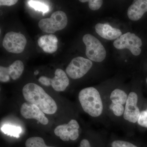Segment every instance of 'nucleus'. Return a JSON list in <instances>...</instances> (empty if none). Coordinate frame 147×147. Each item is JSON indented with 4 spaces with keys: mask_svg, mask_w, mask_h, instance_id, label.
Here are the masks:
<instances>
[{
    "mask_svg": "<svg viewBox=\"0 0 147 147\" xmlns=\"http://www.w3.org/2000/svg\"><path fill=\"white\" fill-rule=\"evenodd\" d=\"M22 92L27 102L36 105L45 114L52 115L57 110L55 100L36 84H27L23 88Z\"/></svg>",
    "mask_w": 147,
    "mask_h": 147,
    "instance_id": "nucleus-1",
    "label": "nucleus"
},
{
    "mask_svg": "<svg viewBox=\"0 0 147 147\" xmlns=\"http://www.w3.org/2000/svg\"><path fill=\"white\" fill-rule=\"evenodd\" d=\"M79 100L85 113L93 117H100L105 113L104 101L96 88H85L79 92Z\"/></svg>",
    "mask_w": 147,
    "mask_h": 147,
    "instance_id": "nucleus-2",
    "label": "nucleus"
},
{
    "mask_svg": "<svg viewBox=\"0 0 147 147\" xmlns=\"http://www.w3.org/2000/svg\"><path fill=\"white\" fill-rule=\"evenodd\" d=\"M128 94L120 89L113 90L108 100H103L105 112L114 118H123Z\"/></svg>",
    "mask_w": 147,
    "mask_h": 147,
    "instance_id": "nucleus-3",
    "label": "nucleus"
},
{
    "mask_svg": "<svg viewBox=\"0 0 147 147\" xmlns=\"http://www.w3.org/2000/svg\"><path fill=\"white\" fill-rule=\"evenodd\" d=\"M83 41L86 46V55L90 60L100 62L105 59L106 50L96 38L92 34H85Z\"/></svg>",
    "mask_w": 147,
    "mask_h": 147,
    "instance_id": "nucleus-4",
    "label": "nucleus"
},
{
    "mask_svg": "<svg viewBox=\"0 0 147 147\" xmlns=\"http://www.w3.org/2000/svg\"><path fill=\"white\" fill-rule=\"evenodd\" d=\"M67 24L66 14L62 11L54 12L49 18H43L38 23V27L42 31L53 34L64 28Z\"/></svg>",
    "mask_w": 147,
    "mask_h": 147,
    "instance_id": "nucleus-5",
    "label": "nucleus"
},
{
    "mask_svg": "<svg viewBox=\"0 0 147 147\" xmlns=\"http://www.w3.org/2000/svg\"><path fill=\"white\" fill-rule=\"evenodd\" d=\"M113 45L118 50L128 49L134 56H138L141 53L142 40L136 34L128 32L122 35L114 41Z\"/></svg>",
    "mask_w": 147,
    "mask_h": 147,
    "instance_id": "nucleus-6",
    "label": "nucleus"
},
{
    "mask_svg": "<svg viewBox=\"0 0 147 147\" xmlns=\"http://www.w3.org/2000/svg\"><path fill=\"white\" fill-rule=\"evenodd\" d=\"M92 66V61L83 57L73 59L66 69V72L71 79L82 78L88 73Z\"/></svg>",
    "mask_w": 147,
    "mask_h": 147,
    "instance_id": "nucleus-7",
    "label": "nucleus"
},
{
    "mask_svg": "<svg viewBox=\"0 0 147 147\" xmlns=\"http://www.w3.org/2000/svg\"><path fill=\"white\" fill-rule=\"evenodd\" d=\"M139 102V96L137 93L130 92L128 94L122 118L127 123L131 125L137 123L141 111Z\"/></svg>",
    "mask_w": 147,
    "mask_h": 147,
    "instance_id": "nucleus-8",
    "label": "nucleus"
},
{
    "mask_svg": "<svg viewBox=\"0 0 147 147\" xmlns=\"http://www.w3.org/2000/svg\"><path fill=\"white\" fill-rule=\"evenodd\" d=\"M26 43V38L24 35L10 32L7 33L4 38L3 46L9 53L20 54L24 51Z\"/></svg>",
    "mask_w": 147,
    "mask_h": 147,
    "instance_id": "nucleus-9",
    "label": "nucleus"
},
{
    "mask_svg": "<svg viewBox=\"0 0 147 147\" xmlns=\"http://www.w3.org/2000/svg\"><path fill=\"white\" fill-rule=\"evenodd\" d=\"M80 125L76 120L71 119L67 124L57 126L54 130L56 136L62 141H75L79 138Z\"/></svg>",
    "mask_w": 147,
    "mask_h": 147,
    "instance_id": "nucleus-10",
    "label": "nucleus"
},
{
    "mask_svg": "<svg viewBox=\"0 0 147 147\" xmlns=\"http://www.w3.org/2000/svg\"><path fill=\"white\" fill-rule=\"evenodd\" d=\"M21 113L25 119H35L44 125H46L49 122L44 113L38 107L28 102H24L21 105Z\"/></svg>",
    "mask_w": 147,
    "mask_h": 147,
    "instance_id": "nucleus-11",
    "label": "nucleus"
},
{
    "mask_svg": "<svg viewBox=\"0 0 147 147\" xmlns=\"http://www.w3.org/2000/svg\"><path fill=\"white\" fill-rule=\"evenodd\" d=\"M147 11V0L134 1L127 10V16L129 19L137 21L142 18Z\"/></svg>",
    "mask_w": 147,
    "mask_h": 147,
    "instance_id": "nucleus-12",
    "label": "nucleus"
},
{
    "mask_svg": "<svg viewBox=\"0 0 147 147\" xmlns=\"http://www.w3.org/2000/svg\"><path fill=\"white\" fill-rule=\"evenodd\" d=\"M95 29L100 36L108 40L115 39L122 35L120 30L113 28L108 24H98L96 25Z\"/></svg>",
    "mask_w": 147,
    "mask_h": 147,
    "instance_id": "nucleus-13",
    "label": "nucleus"
},
{
    "mask_svg": "<svg viewBox=\"0 0 147 147\" xmlns=\"http://www.w3.org/2000/svg\"><path fill=\"white\" fill-rule=\"evenodd\" d=\"M69 79L66 74L63 70L57 69L55 71V76L51 79L50 84L53 88L56 91H64L69 84Z\"/></svg>",
    "mask_w": 147,
    "mask_h": 147,
    "instance_id": "nucleus-14",
    "label": "nucleus"
},
{
    "mask_svg": "<svg viewBox=\"0 0 147 147\" xmlns=\"http://www.w3.org/2000/svg\"><path fill=\"white\" fill-rule=\"evenodd\" d=\"M38 43L45 53L52 54L58 49V39L54 34L45 35L40 36Z\"/></svg>",
    "mask_w": 147,
    "mask_h": 147,
    "instance_id": "nucleus-15",
    "label": "nucleus"
},
{
    "mask_svg": "<svg viewBox=\"0 0 147 147\" xmlns=\"http://www.w3.org/2000/svg\"><path fill=\"white\" fill-rule=\"evenodd\" d=\"M24 69L23 62L20 60L16 61L7 67L9 75L13 80H17L22 75Z\"/></svg>",
    "mask_w": 147,
    "mask_h": 147,
    "instance_id": "nucleus-16",
    "label": "nucleus"
},
{
    "mask_svg": "<svg viewBox=\"0 0 147 147\" xmlns=\"http://www.w3.org/2000/svg\"><path fill=\"white\" fill-rule=\"evenodd\" d=\"M29 5L36 10L42 11L43 13L47 12L49 10V6L46 1H28Z\"/></svg>",
    "mask_w": 147,
    "mask_h": 147,
    "instance_id": "nucleus-17",
    "label": "nucleus"
},
{
    "mask_svg": "<svg viewBox=\"0 0 147 147\" xmlns=\"http://www.w3.org/2000/svg\"><path fill=\"white\" fill-rule=\"evenodd\" d=\"M26 147H55L49 146L45 144L44 140L41 137H32L26 142Z\"/></svg>",
    "mask_w": 147,
    "mask_h": 147,
    "instance_id": "nucleus-18",
    "label": "nucleus"
},
{
    "mask_svg": "<svg viewBox=\"0 0 147 147\" xmlns=\"http://www.w3.org/2000/svg\"><path fill=\"white\" fill-rule=\"evenodd\" d=\"M21 128L20 127H16L5 125L1 128V130L5 134L18 138L19 134L21 132Z\"/></svg>",
    "mask_w": 147,
    "mask_h": 147,
    "instance_id": "nucleus-19",
    "label": "nucleus"
},
{
    "mask_svg": "<svg viewBox=\"0 0 147 147\" xmlns=\"http://www.w3.org/2000/svg\"><path fill=\"white\" fill-rule=\"evenodd\" d=\"M110 147H140L127 140L115 139L110 143Z\"/></svg>",
    "mask_w": 147,
    "mask_h": 147,
    "instance_id": "nucleus-20",
    "label": "nucleus"
},
{
    "mask_svg": "<svg viewBox=\"0 0 147 147\" xmlns=\"http://www.w3.org/2000/svg\"><path fill=\"white\" fill-rule=\"evenodd\" d=\"M137 124L139 126L147 128V108L145 110L140 111Z\"/></svg>",
    "mask_w": 147,
    "mask_h": 147,
    "instance_id": "nucleus-21",
    "label": "nucleus"
},
{
    "mask_svg": "<svg viewBox=\"0 0 147 147\" xmlns=\"http://www.w3.org/2000/svg\"><path fill=\"white\" fill-rule=\"evenodd\" d=\"M79 1L82 3L88 2L89 7L92 10H97L99 9L103 3L102 0H81Z\"/></svg>",
    "mask_w": 147,
    "mask_h": 147,
    "instance_id": "nucleus-22",
    "label": "nucleus"
},
{
    "mask_svg": "<svg viewBox=\"0 0 147 147\" xmlns=\"http://www.w3.org/2000/svg\"><path fill=\"white\" fill-rule=\"evenodd\" d=\"M10 80L9 75L7 67H0V81L2 82H7Z\"/></svg>",
    "mask_w": 147,
    "mask_h": 147,
    "instance_id": "nucleus-23",
    "label": "nucleus"
},
{
    "mask_svg": "<svg viewBox=\"0 0 147 147\" xmlns=\"http://www.w3.org/2000/svg\"><path fill=\"white\" fill-rule=\"evenodd\" d=\"M38 80V82L40 84L44 86H51V84H50L51 79L50 78H48L45 76H42L40 77Z\"/></svg>",
    "mask_w": 147,
    "mask_h": 147,
    "instance_id": "nucleus-24",
    "label": "nucleus"
},
{
    "mask_svg": "<svg viewBox=\"0 0 147 147\" xmlns=\"http://www.w3.org/2000/svg\"><path fill=\"white\" fill-rule=\"evenodd\" d=\"M18 2L17 0H1L0 5L1 6H10L14 5Z\"/></svg>",
    "mask_w": 147,
    "mask_h": 147,
    "instance_id": "nucleus-25",
    "label": "nucleus"
},
{
    "mask_svg": "<svg viewBox=\"0 0 147 147\" xmlns=\"http://www.w3.org/2000/svg\"><path fill=\"white\" fill-rule=\"evenodd\" d=\"M79 147H91L89 141L87 139H82Z\"/></svg>",
    "mask_w": 147,
    "mask_h": 147,
    "instance_id": "nucleus-26",
    "label": "nucleus"
},
{
    "mask_svg": "<svg viewBox=\"0 0 147 147\" xmlns=\"http://www.w3.org/2000/svg\"><path fill=\"white\" fill-rule=\"evenodd\" d=\"M34 74L35 75H37V74H38V71L37 70V71H35V72H34Z\"/></svg>",
    "mask_w": 147,
    "mask_h": 147,
    "instance_id": "nucleus-27",
    "label": "nucleus"
},
{
    "mask_svg": "<svg viewBox=\"0 0 147 147\" xmlns=\"http://www.w3.org/2000/svg\"><path fill=\"white\" fill-rule=\"evenodd\" d=\"M146 82L147 84V78H146Z\"/></svg>",
    "mask_w": 147,
    "mask_h": 147,
    "instance_id": "nucleus-28",
    "label": "nucleus"
}]
</instances>
